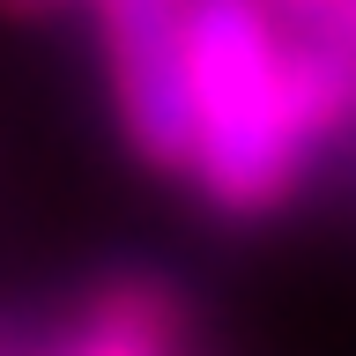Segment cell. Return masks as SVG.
<instances>
[{"mask_svg":"<svg viewBox=\"0 0 356 356\" xmlns=\"http://www.w3.org/2000/svg\"><path fill=\"white\" fill-rule=\"evenodd\" d=\"M356 134V52L275 0L186 8V163L216 216L260 222L305 193L319 156Z\"/></svg>","mask_w":356,"mask_h":356,"instance_id":"cell-1","label":"cell"},{"mask_svg":"<svg viewBox=\"0 0 356 356\" xmlns=\"http://www.w3.org/2000/svg\"><path fill=\"white\" fill-rule=\"evenodd\" d=\"M186 8L193 0H74L119 141L163 178L186 163Z\"/></svg>","mask_w":356,"mask_h":356,"instance_id":"cell-2","label":"cell"},{"mask_svg":"<svg viewBox=\"0 0 356 356\" xmlns=\"http://www.w3.org/2000/svg\"><path fill=\"white\" fill-rule=\"evenodd\" d=\"M44 356H186V305L156 275H111L60 319Z\"/></svg>","mask_w":356,"mask_h":356,"instance_id":"cell-3","label":"cell"},{"mask_svg":"<svg viewBox=\"0 0 356 356\" xmlns=\"http://www.w3.org/2000/svg\"><path fill=\"white\" fill-rule=\"evenodd\" d=\"M312 30H327V38H341V44L356 52V0H334V8H327V22H312Z\"/></svg>","mask_w":356,"mask_h":356,"instance_id":"cell-4","label":"cell"},{"mask_svg":"<svg viewBox=\"0 0 356 356\" xmlns=\"http://www.w3.org/2000/svg\"><path fill=\"white\" fill-rule=\"evenodd\" d=\"M275 8H282L289 22H327V8H334V0H275Z\"/></svg>","mask_w":356,"mask_h":356,"instance_id":"cell-5","label":"cell"},{"mask_svg":"<svg viewBox=\"0 0 356 356\" xmlns=\"http://www.w3.org/2000/svg\"><path fill=\"white\" fill-rule=\"evenodd\" d=\"M8 15H60V8H74V0H0Z\"/></svg>","mask_w":356,"mask_h":356,"instance_id":"cell-6","label":"cell"}]
</instances>
